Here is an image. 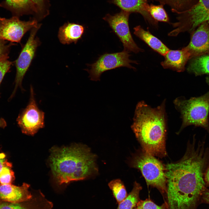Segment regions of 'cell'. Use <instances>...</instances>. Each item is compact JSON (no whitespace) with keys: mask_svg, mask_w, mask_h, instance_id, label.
I'll use <instances>...</instances> for the list:
<instances>
[{"mask_svg":"<svg viewBox=\"0 0 209 209\" xmlns=\"http://www.w3.org/2000/svg\"><path fill=\"white\" fill-rule=\"evenodd\" d=\"M205 145L204 140L196 146L194 136L192 141L188 142L183 157L165 165L168 209H197L201 203L209 165V148Z\"/></svg>","mask_w":209,"mask_h":209,"instance_id":"6da1fadb","label":"cell"},{"mask_svg":"<svg viewBox=\"0 0 209 209\" xmlns=\"http://www.w3.org/2000/svg\"><path fill=\"white\" fill-rule=\"evenodd\" d=\"M51 152L50 166L59 185L88 179L98 172L96 156L86 145L53 147Z\"/></svg>","mask_w":209,"mask_h":209,"instance_id":"7a4b0ae2","label":"cell"},{"mask_svg":"<svg viewBox=\"0 0 209 209\" xmlns=\"http://www.w3.org/2000/svg\"><path fill=\"white\" fill-rule=\"evenodd\" d=\"M165 102L152 108L141 101L137 105L131 128L145 152L161 158L167 155Z\"/></svg>","mask_w":209,"mask_h":209,"instance_id":"3957f363","label":"cell"},{"mask_svg":"<svg viewBox=\"0 0 209 209\" xmlns=\"http://www.w3.org/2000/svg\"><path fill=\"white\" fill-rule=\"evenodd\" d=\"M129 164L140 171L148 186L156 188L163 196H166L165 168L162 162L143 151L132 156Z\"/></svg>","mask_w":209,"mask_h":209,"instance_id":"277c9868","label":"cell"},{"mask_svg":"<svg viewBox=\"0 0 209 209\" xmlns=\"http://www.w3.org/2000/svg\"><path fill=\"white\" fill-rule=\"evenodd\" d=\"M174 103L181 111L183 118L180 131L188 126L193 125L202 127L209 133V91L201 97L188 100L177 98Z\"/></svg>","mask_w":209,"mask_h":209,"instance_id":"5b68a950","label":"cell"},{"mask_svg":"<svg viewBox=\"0 0 209 209\" xmlns=\"http://www.w3.org/2000/svg\"><path fill=\"white\" fill-rule=\"evenodd\" d=\"M179 14L178 21L173 24L174 29L169 33L171 36L185 32L191 34L202 23L209 22V0H198L190 8Z\"/></svg>","mask_w":209,"mask_h":209,"instance_id":"8992f818","label":"cell"},{"mask_svg":"<svg viewBox=\"0 0 209 209\" xmlns=\"http://www.w3.org/2000/svg\"><path fill=\"white\" fill-rule=\"evenodd\" d=\"M129 53L123 50L119 52L106 53L101 55L94 63L88 64L90 68L85 70L89 73L90 80L99 81L101 75L104 72L118 68L125 67L135 69L130 64H137V62L129 59Z\"/></svg>","mask_w":209,"mask_h":209,"instance_id":"52a82bcc","label":"cell"},{"mask_svg":"<svg viewBox=\"0 0 209 209\" xmlns=\"http://www.w3.org/2000/svg\"><path fill=\"white\" fill-rule=\"evenodd\" d=\"M30 92L28 104L19 113L16 120L23 133L33 136L44 127L45 114L37 105L32 86Z\"/></svg>","mask_w":209,"mask_h":209,"instance_id":"ba28073f","label":"cell"},{"mask_svg":"<svg viewBox=\"0 0 209 209\" xmlns=\"http://www.w3.org/2000/svg\"><path fill=\"white\" fill-rule=\"evenodd\" d=\"M41 25L31 29L28 39L24 46L19 55L16 61V73L15 80V87L10 98L15 95L18 87L21 88L22 80L28 69L35 55L36 49L41 42L39 39L35 37Z\"/></svg>","mask_w":209,"mask_h":209,"instance_id":"9c48e42d","label":"cell"},{"mask_svg":"<svg viewBox=\"0 0 209 209\" xmlns=\"http://www.w3.org/2000/svg\"><path fill=\"white\" fill-rule=\"evenodd\" d=\"M129 14L122 10L114 15H108L103 19L108 23L122 42L124 50L136 53L144 50L138 47L132 36L128 23Z\"/></svg>","mask_w":209,"mask_h":209,"instance_id":"30bf717a","label":"cell"},{"mask_svg":"<svg viewBox=\"0 0 209 209\" xmlns=\"http://www.w3.org/2000/svg\"><path fill=\"white\" fill-rule=\"evenodd\" d=\"M38 25L35 19L24 21L16 16L9 19L0 17V39L20 42L26 33Z\"/></svg>","mask_w":209,"mask_h":209,"instance_id":"8fae6325","label":"cell"},{"mask_svg":"<svg viewBox=\"0 0 209 209\" xmlns=\"http://www.w3.org/2000/svg\"><path fill=\"white\" fill-rule=\"evenodd\" d=\"M185 47L190 53V59L209 54V22L202 23L191 34L190 42Z\"/></svg>","mask_w":209,"mask_h":209,"instance_id":"7c38bea8","label":"cell"},{"mask_svg":"<svg viewBox=\"0 0 209 209\" xmlns=\"http://www.w3.org/2000/svg\"><path fill=\"white\" fill-rule=\"evenodd\" d=\"M29 187L25 183L21 186L0 184V201L17 203L29 201L33 198Z\"/></svg>","mask_w":209,"mask_h":209,"instance_id":"4fadbf2b","label":"cell"},{"mask_svg":"<svg viewBox=\"0 0 209 209\" xmlns=\"http://www.w3.org/2000/svg\"><path fill=\"white\" fill-rule=\"evenodd\" d=\"M164 56V60L161 63L163 67L178 72L184 71L185 65L190 59V53L185 47L180 50H170Z\"/></svg>","mask_w":209,"mask_h":209,"instance_id":"5bb4252c","label":"cell"},{"mask_svg":"<svg viewBox=\"0 0 209 209\" xmlns=\"http://www.w3.org/2000/svg\"><path fill=\"white\" fill-rule=\"evenodd\" d=\"M113 2L122 10L128 12H138L142 15L151 24L157 26V21L147 11L148 5L147 0H113Z\"/></svg>","mask_w":209,"mask_h":209,"instance_id":"9a60e30c","label":"cell"},{"mask_svg":"<svg viewBox=\"0 0 209 209\" xmlns=\"http://www.w3.org/2000/svg\"><path fill=\"white\" fill-rule=\"evenodd\" d=\"M84 31V27L82 25L74 23H68L59 28L58 38L63 44H76L80 39Z\"/></svg>","mask_w":209,"mask_h":209,"instance_id":"2e32d148","label":"cell"},{"mask_svg":"<svg viewBox=\"0 0 209 209\" xmlns=\"http://www.w3.org/2000/svg\"><path fill=\"white\" fill-rule=\"evenodd\" d=\"M134 29V35L145 42L154 51L161 55L164 56L170 50L148 30H144L140 26H136Z\"/></svg>","mask_w":209,"mask_h":209,"instance_id":"e0dca14e","label":"cell"},{"mask_svg":"<svg viewBox=\"0 0 209 209\" xmlns=\"http://www.w3.org/2000/svg\"><path fill=\"white\" fill-rule=\"evenodd\" d=\"M190 60L187 68L188 72L196 76L209 74V54L194 57Z\"/></svg>","mask_w":209,"mask_h":209,"instance_id":"ac0fdd59","label":"cell"},{"mask_svg":"<svg viewBox=\"0 0 209 209\" xmlns=\"http://www.w3.org/2000/svg\"><path fill=\"white\" fill-rule=\"evenodd\" d=\"M142 189L140 184L135 181L132 190L123 201L118 204L117 209H132L136 207L140 200L139 194Z\"/></svg>","mask_w":209,"mask_h":209,"instance_id":"d6986e66","label":"cell"},{"mask_svg":"<svg viewBox=\"0 0 209 209\" xmlns=\"http://www.w3.org/2000/svg\"><path fill=\"white\" fill-rule=\"evenodd\" d=\"M32 199L28 201L17 203L0 201V209H46L44 205L39 204V202L33 201Z\"/></svg>","mask_w":209,"mask_h":209,"instance_id":"ffe728a7","label":"cell"},{"mask_svg":"<svg viewBox=\"0 0 209 209\" xmlns=\"http://www.w3.org/2000/svg\"><path fill=\"white\" fill-rule=\"evenodd\" d=\"M162 4L169 5L174 12L179 14L189 9L198 0H155Z\"/></svg>","mask_w":209,"mask_h":209,"instance_id":"44dd1931","label":"cell"},{"mask_svg":"<svg viewBox=\"0 0 209 209\" xmlns=\"http://www.w3.org/2000/svg\"><path fill=\"white\" fill-rule=\"evenodd\" d=\"M108 185L118 204L127 197V194L126 188L120 179H113L109 183Z\"/></svg>","mask_w":209,"mask_h":209,"instance_id":"7402d4cb","label":"cell"},{"mask_svg":"<svg viewBox=\"0 0 209 209\" xmlns=\"http://www.w3.org/2000/svg\"><path fill=\"white\" fill-rule=\"evenodd\" d=\"M147 11L151 17L156 21L169 22L168 16L163 8L162 5H148Z\"/></svg>","mask_w":209,"mask_h":209,"instance_id":"603a6c76","label":"cell"},{"mask_svg":"<svg viewBox=\"0 0 209 209\" xmlns=\"http://www.w3.org/2000/svg\"><path fill=\"white\" fill-rule=\"evenodd\" d=\"M11 163L7 161L0 171V184H11L15 179Z\"/></svg>","mask_w":209,"mask_h":209,"instance_id":"cb8c5ba5","label":"cell"},{"mask_svg":"<svg viewBox=\"0 0 209 209\" xmlns=\"http://www.w3.org/2000/svg\"><path fill=\"white\" fill-rule=\"evenodd\" d=\"M6 3L9 6L16 10L36 9L31 0H6Z\"/></svg>","mask_w":209,"mask_h":209,"instance_id":"d4e9b609","label":"cell"},{"mask_svg":"<svg viewBox=\"0 0 209 209\" xmlns=\"http://www.w3.org/2000/svg\"><path fill=\"white\" fill-rule=\"evenodd\" d=\"M136 207L137 209H168V205L166 201L161 206H158L149 198L144 200H140Z\"/></svg>","mask_w":209,"mask_h":209,"instance_id":"484cf974","label":"cell"},{"mask_svg":"<svg viewBox=\"0 0 209 209\" xmlns=\"http://www.w3.org/2000/svg\"><path fill=\"white\" fill-rule=\"evenodd\" d=\"M8 59V58H6L0 61V84L4 75L9 71L12 63Z\"/></svg>","mask_w":209,"mask_h":209,"instance_id":"4316f807","label":"cell"},{"mask_svg":"<svg viewBox=\"0 0 209 209\" xmlns=\"http://www.w3.org/2000/svg\"><path fill=\"white\" fill-rule=\"evenodd\" d=\"M12 44H7L5 40L0 39V61L8 58L10 47Z\"/></svg>","mask_w":209,"mask_h":209,"instance_id":"83f0119b","label":"cell"},{"mask_svg":"<svg viewBox=\"0 0 209 209\" xmlns=\"http://www.w3.org/2000/svg\"><path fill=\"white\" fill-rule=\"evenodd\" d=\"M201 201V203H205L209 204V189L207 188L202 193Z\"/></svg>","mask_w":209,"mask_h":209,"instance_id":"f1b7e54d","label":"cell"},{"mask_svg":"<svg viewBox=\"0 0 209 209\" xmlns=\"http://www.w3.org/2000/svg\"><path fill=\"white\" fill-rule=\"evenodd\" d=\"M8 161L6 158V155L3 153H0V171L6 163Z\"/></svg>","mask_w":209,"mask_h":209,"instance_id":"f546056e","label":"cell"},{"mask_svg":"<svg viewBox=\"0 0 209 209\" xmlns=\"http://www.w3.org/2000/svg\"><path fill=\"white\" fill-rule=\"evenodd\" d=\"M204 181L206 186L209 187V165L207 168L204 175Z\"/></svg>","mask_w":209,"mask_h":209,"instance_id":"4dcf8cb0","label":"cell"},{"mask_svg":"<svg viewBox=\"0 0 209 209\" xmlns=\"http://www.w3.org/2000/svg\"><path fill=\"white\" fill-rule=\"evenodd\" d=\"M44 0H31L36 7L40 8L42 7Z\"/></svg>","mask_w":209,"mask_h":209,"instance_id":"1f68e13d","label":"cell"},{"mask_svg":"<svg viewBox=\"0 0 209 209\" xmlns=\"http://www.w3.org/2000/svg\"><path fill=\"white\" fill-rule=\"evenodd\" d=\"M7 126L6 122L3 118H0V128H4Z\"/></svg>","mask_w":209,"mask_h":209,"instance_id":"d6a6232c","label":"cell"},{"mask_svg":"<svg viewBox=\"0 0 209 209\" xmlns=\"http://www.w3.org/2000/svg\"><path fill=\"white\" fill-rule=\"evenodd\" d=\"M206 81L209 85V76L206 78Z\"/></svg>","mask_w":209,"mask_h":209,"instance_id":"836d02e7","label":"cell"},{"mask_svg":"<svg viewBox=\"0 0 209 209\" xmlns=\"http://www.w3.org/2000/svg\"><path fill=\"white\" fill-rule=\"evenodd\" d=\"M132 209H137V208H136V207H135V208H133Z\"/></svg>","mask_w":209,"mask_h":209,"instance_id":"e575fe53","label":"cell"}]
</instances>
